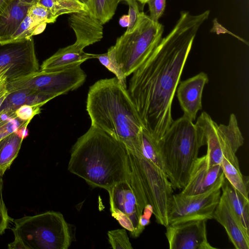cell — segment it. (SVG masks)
<instances>
[{
	"mask_svg": "<svg viewBox=\"0 0 249 249\" xmlns=\"http://www.w3.org/2000/svg\"><path fill=\"white\" fill-rule=\"evenodd\" d=\"M31 121H28L26 122L22 125L20 126L15 132L23 139L28 136L29 134V131L27 128V126Z\"/></svg>",
	"mask_w": 249,
	"mask_h": 249,
	"instance_id": "8d00e7d4",
	"label": "cell"
},
{
	"mask_svg": "<svg viewBox=\"0 0 249 249\" xmlns=\"http://www.w3.org/2000/svg\"><path fill=\"white\" fill-rule=\"evenodd\" d=\"M7 93L6 85L4 81L0 78V98Z\"/></svg>",
	"mask_w": 249,
	"mask_h": 249,
	"instance_id": "f35d334b",
	"label": "cell"
},
{
	"mask_svg": "<svg viewBox=\"0 0 249 249\" xmlns=\"http://www.w3.org/2000/svg\"><path fill=\"white\" fill-rule=\"evenodd\" d=\"M208 220L192 219L169 224L165 236L170 249H213L207 239Z\"/></svg>",
	"mask_w": 249,
	"mask_h": 249,
	"instance_id": "4fadbf2b",
	"label": "cell"
},
{
	"mask_svg": "<svg viewBox=\"0 0 249 249\" xmlns=\"http://www.w3.org/2000/svg\"><path fill=\"white\" fill-rule=\"evenodd\" d=\"M135 151H138L164 172L159 141L143 128L140 132L139 136L138 149Z\"/></svg>",
	"mask_w": 249,
	"mask_h": 249,
	"instance_id": "7402d4cb",
	"label": "cell"
},
{
	"mask_svg": "<svg viewBox=\"0 0 249 249\" xmlns=\"http://www.w3.org/2000/svg\"><path fill=\"white\" fill-rule=\"evenodd\" d=\"M94 54L85 53L82 47L74 43L59 49L44 60L39 70L56 71L77 67L89 59L94 58Z\"/></svg>",
	"mask_w": 249,
	"mask_h": 249,
	"instance_id": "d6986e66",
	"label": "cell"
},
{
	"mask_svg": "<svg viewBox=\"0 0 249 249\" xmlns=\"http://www.w3.org/2000/svg\"><path fill=\"white\" fill-rule=\"evenodd\" d=\"M208 82L207 74L200 72L193 77L179 81L178 86L177 96L183 116L193 122L196 120L198 111L202 109L203 91Z\"/></svg>",
	"mask_w": 249,
	"mask_h": 249,
	"instance_id": "9a60e30c",
	"label": "cell"
},
{
	"mask_svg": "<svg viewBox=\"0 0 249 249\" xmlns=\"http://www.w3.org/2000/svg\"><path fill=\"white\" fill-rule=\"evenodd\" d=\"M42 23H41L33 19L27 14L12 35L9 41H17L33 37L36 28Z\"/></svg>",
	"mask_w": 249,
	"mask_h": 249,
	"instance_id": "f1b7e54d",
	"label": "cell"
},
{
	"mask_svg": "<svg viewBox=\"0 0 249 249\" xmlns=\"http://www.w3.org/2000/svg\"><path fill=\"white\" fill-rule=\"evenodd\" d=\"M15 111L0 112V140L11 133L15 132L27 121L16 118Z\"/></svg>",
	"mask_w": 249,
	"mask_h": 249,
	"instance_id": "83f0119b",
	"label": "cell"
},
{
	"mask_svg": "<svg viewBox=\"0 0 249 249\" xmlns=\"http://www.w3.org/2000/svg\"><path fill=\"white\" fill-rule=\"evenodd\" d=\"M195 124L204 145L207 146L206 154L211 161L220 165L224 157L240 170L236 153L243 145L244 138L235 115L233 113L231 114L227 125H218L207 112L203 111Z\"/></svg>",
	"mask_w": 249,
	"mask_h": 249,
	"instance_id": "ba28073f",
	"label": "cell"
},
{
	"mask_svg": "<svg viewBox=\"0 0 249 249\" xmlns=\"http://www.w3.org/2000/svg\"><path fill=\"white\" fill-rule=\"evenodd\" d=\"M82 3L85 4L89 9V11L90 10L91 7V0H78Z\"/></svg>",
	"mask_w": 249,
	"mask_h": 249,
	"instance_id": "60d3db41",
	"label": "cell"
},
{
	"mask_svg": "<svg viewBox=\"0 0 249 249\" xmlns=\"http://www.w3.org/2000/svg\"><path fill=\"white\" fill-rule=\"evenodd\" d=\"M122 0H91L89 12L104 24L112 18L118 4Z\"/></svg>",
	"mask_w": 249,
	"mask_h": 249,
	"instance_id": "484cf974",
	"label": "cell"
},
{
	"mask_svg": "<svg viewBox=\"0 0 249 249\" xmlns=\"http://www.w3.org/2000/svg\"><path fill=\"white\" fill-rule=\"evenodd\" d=\"M23 139L15 132L0 140V176L3 175L17 157Z\"/></svg>",
	"mask_w": 249,
	"mask_h": 249,
	"instance_id": "44dd1931",
	"label": "cell"
},
{
	"mask_svg": "<svg viewBox=\"0 0 249 249\" xmlns=\"http://www.w3.org/2000/svg\"><path fill=\"white\" fill-rule=\"evenodd\" d=\"M94 58H97L103 66L115 74L121 84L124 88H127L126 77L117 61L114 46H111L105 53L94 54Z\"/></svg>",
	"mask_w": 249,
	"mask_h": 249,
	"instance_id": "4316f807",
	"label": "cell"
},
{
	"mask_svg": "<svg viewBox=\"0 0 249 249\" xmlns=\"http://www.w3.org/2000/svg\"><path fill=\"white\" fill-rule=\"evenodd\" d=\"M220 165L225 178L243 197L249 200L248 177L244 176L240 170L234 167L224 157Z\"/></svg>",
	"mask_w": 249,
	"mask_h": 249,
	"instance_id": "cb8c5ba5",
	"label": "cell"
},
{
	"mask_svg": "<svg viewBox=\"0 0 249 249\" xmlns=\"http://www.w3.org/2000/svg\"><path fill=\"white\" fill-rule=\"evenodd\" d=\"M86 110L91 125L109 134L129 150L138 149L143 127L127 88L116 77L99 80L90 86Z\"/></svg>",
	"mask_w": 249,
	"mask_h": 249,
	"instance_id": "3957f363",
	"label": "cell"
},
{
	"mask_svg": "<svg viewBox=\"0 0 249 249\" xmlns=\"http://www.w3.org/2000/svg\"><path fill=\"white\" fill-rule=\"evenodd\" d=\"M223 173L220 164L213 163L206 154L195 161L187 183L182 189L186 195L204 193L210 189Z\"/></svg>",
	"mask_w": 249,
	"mask_h": 249,
	"instance_id": "5bb4252c",
	"label": "cell"
},
{
	"mask_svg": "<svg viewBox=\"0 0 249 249\" xmlns=\"http://www.w3.org/2000/svg\"><path fill=\"white\" fill-rule=\"evenodd\" d=\"M10 219L1 192L0 195V235L2 234L7 228Z\"/></svg>",
	"mask_w": 249,
	"mask_h": 249,
	"instance_id": "e575fe53",
	"label": "cell"
},
{
	"mask_svg": "<svg viewBox=\"0 0 249 249\" xmlns=\"http://www.w3.org/2000/svg\"><path fill=\"white\" fill-rule=\"evenodd\" d=\"M27 14L33 19L41 23H53L57 18L48 8L38 2L30 7Z\"/></svg>",
	"mask_w": 249,
	"mask_h": 249,
	"instance_id": "4dcf8cb0",
	"label": "cell"
},
{
	"mask_svg": "<svg viewBox=\"0 0 249 249\" xmlns=\"http://www.w3.org/2000/svg\"><path fill=\"white\" fill-rule=\"evenodd\" d=\"M138 2L142 5H144L149 0H137Z\"/></svg>",
	"mask_w": 249,
	"mask_h": 249,
	"instance_id": "7bdbcfd3",
	"label": "cell"
},
{
	"mask_svg": "<svg viewBox=\"0 0 249 249\" xmlns=\"http://www.w3.org/2000/svg\"><path fill=\"white\" fill-rule=\"evenodd\" d=\"M108 240L112 249H132L126 229H117L107 232Z\"/></svg>",
	"mask_w": 249,
	"mask_h": 249,
	"instance_id": "f546056e",
	"label": "cell"
},
{
	"mask_svg": "<svg viewBox=\"0 0 249 249\" xmlns=\"http://www.w3.org/2000/svg\"><path fill=\"white\" fill-rule=\"evenodd\" d=\"M210 13L181 11L174 27L129 81L127 90L142 127L158 141L174 121L175 92L197 31Z\"/></svg>",
	"mask_w": 249,
	"mask_h": 249,
	"instance_id": "6da1fadb",
	"label": "cell"
},
{
	"mask_svg": "<svg viewBox=\"0 0 249 249\" xmlns=\"http://www.w3.org/2000/svg\"><path fill=\"white\" fill-rule=\"evenodd\" d=\"M38 0H11L0 12V42H9L27 16L30 7Z\"/></svg>",
	"mask_w": 249,
	"mask_h": 249,
	"instance_id": "ac0fdd59",
	"label": "cell"
},
{
	"mask_svg": "<svg viewBox=\"0 0 249 249\" xmlns=\"http://www.w3.org/2000/svg\"><path fill=\"white\" fill-rule=\"evenodd\" d=\"M213 218L225 228L229 239L235 249H249V232L242 227L222 195L214 211Z\"/></svg>",
	"mask_w": 249,
	"mask_h": 249,
	"instance_id": "e0dca14e",
	"label": "cell"
},
{
	"mask_svg": "<svg viewBox=\"0 0 249 249\" xmlns=\"http://www.w3.org/2000/svg\"><path fill=\"white\" fill-rule=\"evenodd\" d=\"M221 189V195L227 201L242 227L249 232V200L243 197L226 178Z\"/></svg>",
	"mask_w": 249,
	"mask_h": 249,
	"instance_id": "ffe728a7",
	"label": "cell"
},
{
	"mask_svg": "<svg viewBox=\"0 0 249 249\" xmlns=\"http://www.w3.org/2000/svg\"><path fill=\"white\" fill-rule=\"evenodd\" d=\"M68 169L92 187L107 191L129 178L128 152L121 142L91 125L72 146Z\"/></svg>",
	"mask_w": 249,
	"mask_h": 249,
	"instance_id": "7a4b0ae2",
	"label": "cell"
},
{
	"mask_svg": "<svg viewBox=\"0 0 249 249\" xmlns=\"http://www.w3.org/2000/svg\"><path fill=\"white\" fill-rule=\"evenodd\" d=\"M129 165L128 179L115 184L107 191L112 216L133 237L137 238L143 231L140 220L144 209L149 204L130 162Z\"/></svg>",
	"mask_w": 249,
	"mask_h": 249,
	"instance_id": "9c48e42d",
	"label": "cell"
},
{
	"mask_svg": "<svg viewBox=\"0 0 249 249\" xmlns=\"http://www.w3.org/2000/svg\"><path fill=\"white\" fill-rule=\"evenodd\" d=\"M146 3L149 7V18L155 22H159V19L164 13L166 0H149Z\"/></svg>",
	"mask_w": 249,
	"mask_h": 249,
	"instance_id": "d6a6232c",
	"label": "cell"
},
{
	"mask_svg": "<svg viewBox=\"0 0 249 249\" xmlns=\"http://www.w3.org/2000/svg\"><path fill=\"white\" fill-rule=\"evenodd\" d=\"M8 247L10 249H26L21 239L17 236H15L14 241L12 243L9 244Z\"/></svg>",
	"mask_w": 249,
	"mask_h": 249,
	"instance_id": "d590c367",
	"label": "cell"
},
{
	"mask_svg": "<svg viewBox=\"0 0 249 249\" xmlns=\"http://www.w3.org/2000/svg\"><path fill=\"white\" fill-rule=\"evenodd\" d=\"M33 37L17 41L0 42V74L7 82L39 70Z\"/></svg>",
	"mask_w": 249,
	"mask_h": 249,
	"instance_id": "7c38bea8",
	"label": "cell"
},
{
	"mask_svg": "<svg viewBox=\"0 0 249 249\" xmlns=\"http://www.w3.org/2000/svg\"><path fill=\"white\" fill-rule=\"evenodd\" d=\"M41 105H23L15 110V116L24 121H31L33 118L41 112Z\"/></svg>",
	"mask_w": 249,
	"mask_h": 249,
	"instance_id": "1f68e13d",
	"label": "cell"
},
{
	"mask_svg": "<svg viewBox=\"0 0 249 249\" xmlns=\"http://www.w3.org/2000/svg\"><path fill=\"white\" fill-rule=\"evenodd\" d=\"M11 0H0V12L6 6Z\"/></svg>",
	"mask_w": 249,
	"mask_h": 249,
	"instance_id": "ab89813d",
	"label": "cell"
},
{
	"mask_svg": "<svg viewBox=\"0 0 249 249\" xmlns=\"http://www.w3.org/2000/svg\"><path fill=\"white\" fill-rule=\"evenodd\" d=\"M14 236L26 249H68L71 242L69 224L63 214L47 211L13 220Z\"/></svg>",
	"mask_w": 249,
	"mask_h": 249,
	"instance_id": "5b68a950",
	"label": "cell"
},
{
	"mask_svg": "<svg viewBox=\"0 0 249 249\" xmlns=\"http://www.w3.org/2000/svg\"><path fill=\"white\" fill-rule=\"evenodd\" d=\"M130 163L136 173L156 222L169 225L168 213L173 188L165 173L137 151L127 149Z\"/></svg>",
	"mask_w": 249,
	"mask_h": 249,
	"instance_id": "52a82bcc",
	"label": "cell"
},
{
	"mask_svg": "<svg viewBox=\"0 0 249 249\" xmlns=\"http://www.w3.org/2000/svg\"><path fill=\"white\" fill-rule=\"evenodd\" d=\"M68 22L73 30L76 44L83 49L103 37V24L89 11L70 14Z\"/></svg>",
	"mask_w": 249,
	"mask_h": 249,
	"instance_id": "2e32d148",
	"label": "cell"
},
{
	"mask_svg": "<svg viewBox=\"0 0 249 249\" xmlns=\"http://www.w3.org/2000/svg\"><path fill=\"white\" fill-rule=\"evenodd\" d=\"M223 172L214 185L199 194L173 195L168 213L169 224L192 219H212L221 196Z\"/></svg>",
	"mask_w": 249,
	"mask_h": 249,
	"instance_id": "8fae6325",
	"label": "cell"
},
{
	"mask_svg": "<svg viewBox=\"0 0 249 249\" xmlns=\"http://www.w3.org/2000/svg\"><path fill=\"white\" fill-rule=\"evenodd\" d=\"M87 75L80 66L56 71L39 70L29 75L7 82L8 93L21 89L55 94H66L80 87Z\"/></svg>",
	"mask_w": 249,
	"mask_h": 249,
	"instance_id": "30bf717a",
	"label": "cell"
},
{
	"mask_svg": "<svg viewBox=\"0 0 249 249\" xmlns=\"http://www.w3.org/2000/svg\"><path fill=\"white\" fill-rule=\"evenodd\" d=\"M159 145L164 172L173 189H183L199 149L204 145L196 125L183 115L173 122Z\"/></svg>",
	"mask_w": 249,
	"mask_h": 249,
	"instance_id": "277c9868",
	"label": "cell"
},
{
	"mask_svg": "<svg viewBox=\"0 0 249 249\" xmlns=\"http://www.w3.org/2000/svg\"><path fill=\"white\" fill-rule=\"evenodd\" d=\"M37 104L36 91L31 89H21L8 93L3 101L0 112L15 111L23 105Z\"/></svg>",
	"mask_w": 249,
	"mask_h": 249,
	"instance_id": "603a6c76",
	"label": "cell"
},
{
	"mask_svg": "<svg viewBox=\"0 0 249 249\" xmlns=\"http://www.w3.org/2000/svg\"><path fill=\"white\" fill-rule=\"evenodd\" d=\"M119 24L123 27H127L129 24V17L128 15L122 16L119 19Z\"/></svg>",
	"mask_w": 249,
	"mask_h": 249,
	"instance_id": "74e56055",
	"label": "cell"
},
{
	"mask_svg": "<svg viewBox=\"0 0 249 249\" xmlns=\"http://www.w3.org/2000/svg\"><path fill=\"white\" fill-rule=\"evenodd\" d=\"M127 3L129 10V24L125 32L129 31L135 25L140 13L138 2L137 0H124Z\"/></svg>",
	"mask_w": 249,
	"mask_h": 249,
	"instance_id": "836d02e7",
	"label": "cell"
},
{
	"mask_svg": "<svg viewBox=\"0 0 249 249\" xmlns=\"http://www.w3.org/2000/svg\"><path fill=\"white\" fill-rule=\"evenodd\" d=\"M164 26L140 12L133 28L117 38L114 47L117 61L127 77L144 61L162 38Z\"/></svg>",
	"mask_w": 249,
	"mask_h": 249,
	"instance_id": "8992f818",
	"label": "cell"
},
{
	"mask_svg": "<svg viewBox=\"0 0 249 249\" xmlns=\"http://www.w3.org/2000/svg\"><path fill=\"white\" fill-rule=\"evenodd\" d=\"M37 2L57 18L63 14L89 11L87 6L78 0H38Z\"/></svg>",
	"mask_w": 249,
	"mask_h": 249,
	"instance_id": "d4e9b609",
	"label": "cell"
},
{
	"mask_svg": "<svg viewBox=\"0 0 249 249\" xmlns=\"http://www.w3.org/2000/svg\"><path fill=\"white\" fill-rule=\"evenodd\" d=\"M8 93H7V94H6L5 95H3L2 97H1L0 98V107L3 102V101H4V100L5 99V97H6L7 95L8 94Z\"/></svg>",
	"mask_w": 249,
	"mask_h": 249,
	"instance_id": "b9f144b4",
	"label": "cell"
}]
</instances>
